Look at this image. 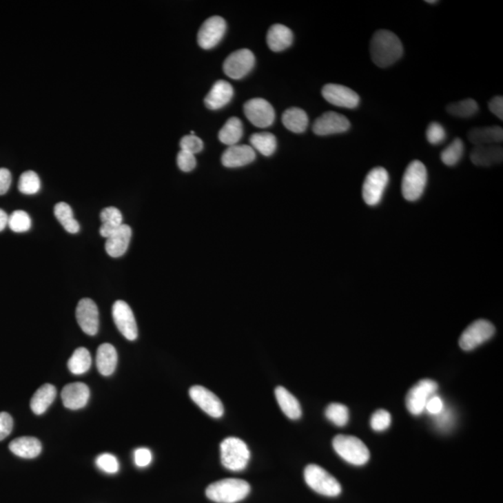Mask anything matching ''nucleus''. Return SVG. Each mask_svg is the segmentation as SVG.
Wrapping results in <instances>:
<instances>
[{
	"mask_svg": "<svg viewBox=\"0 0 503 503\" xmlns=\"http://www.w3.org/2000/svg\"><path fill=\"white\" fill-rule=\"evenodd\" d=\"M176 160L177 165H178L180 170L186 172V173L194 170L196 164H197L195 155L184 150H180Z\"/></svg>",
	"mask_w": 503,
	"mask_h": 503,
	"instance_id": "nucleus-44",
	"label": "nucleus"
},
{
	"mask_svg": "<svg viewBox=\"0 0 503 503\" xmlns=\"http://www.w3.org/2000/svg\"><path fill=\"white\" fill-rule=\"evenodd\" d=\"M118 364V353L110 343L99 346L96 353V367L101 375L108 377L115 372Z\"/></svg>",
	"mask_w": 503,
	"mask_h": 503,
	"instance_id": "nucleus-26",
	"label": "nucleus"
},
{
	"mask_svg": "<svg viewBox=\"0 0 503 503\" xmlns=\"http://www.w3.org/2000/svg\"><path fill=\"white\" fill-rule=\"evenodd\" d=\"M152 462V454L148 449L141 447L134 451V462L140 468H145Z\"/></svg>",
	"mask_w": 503,
	"mask_h": 503,
	"instance_id": "nucleus-46",
	"label": "nucleus"
},
{
	"mask_svg": "<svg viewBox=\"0 0 503 503\" xmlns=\"http://www.w3.org/2000/svg\"><path fill=\"white\" fill-rule=\"evenodd\" d=\"M8 226L13 232L23 233L31 229L32 221L29 214L25 211L17 210L13 212L9 216Z\"/></svg>",
	"mask_w": 503,
	"mask_h": 503,
	"instance_id": "nucleus-39",
	"label": "nucleus"
},
{
	"mask_svg": "<svg viewBox=\"0 0 503 503\" xmlns=\"http://www.w3.org/2000/svg\"><path fill=\"white\" fill-rule=\"evenodd\" d=\"M8 221H9V216H8L6 212L0 209V232L8 226Z\"/></svg>",
	"mask_w": 503,
	"mask_h": 503,
	"instance_id": "nucleus-51",
	"label": "nucleus"
},
{
	"mask_svg": "<svg viewBox=\"0 0 503 503\" xmlns=\"http://www.w3.org/2000/svg\"><path fill=\"white\" fill-rule=\"evenodd\" d=\"M444 409V402L440 397L435 396H431L426 404L425 410H427L431 415H436L440 414L442 410Z\"/></svg>",
	"mask_w": 503,
	"mask_h": 503,
	"instance_id": "nucleus-47",
	"label": "nucleus"
},
{
	"mask_svg": "<svg viewBox=\"0 0 503 503\" xmlns=\"http://www.w3.org/2000/svg\"><path fill=\"white\" fill-rule=\"evenodd\" d=\"M255 158V150L250 145H234L225 150L221 161L227 168H238L253 163Z\"/></svg>",
	"mask_w": 503,
	"mask_h": 503,
	"instance_id": "nucleus-19",
	"label": "nucleus"
},
{
	"mask_svg": "<svg viewBox=\"0 0 503 503\" xmlns=\"http://www.w3.org/2000/svg\"><path fill=\"white\" fill-rule=\"evenodd\" d=\"M57 388L52 384L42 385L32 397L30 401L32 411L38 415L44 414L57 398Z\"/></svg>",
	"mask_w": 503,
	"mask_h": 503,
	"instance_id": "nucleus-27",
	"label": "nucleus"
},
{
	"mask_svg": "<svg viewBox=\"0 0 503 503\" xmlns=\"http://www.w3.org/2000/svg\"><path fill=\"white\" fill-rule=\"evenodd\" d=\"M464 153V144L460 138L453 140L449 147L441 153V160L447 166L456 165Z\"/></svg>",
	"mask_w": 503,
	"mask_h": 503,
	"instance_id": "nucleus-36",
	"label": "nucleus"
},
{
	"mask_svg": "<svg viewBox=\"0 0 503 503\" xmlns=\"http://www.w3.org/2000/svg\"><path fill=\"white\" fill-rule=\"evenodd\" d=\"M250 491L248 482L229 478L211 484L206 489V496L217 503H236L245 500Z\"/></svg>",
	"mask_w": 503,
	"mask_h": 503,
	"instance_id": "nucleus-2",
	"label": "nucleus"
},
{
	"mask_svg": "<svg viewBox=\"0 0 503 503\" xmlns=\"http://www.w3.org/2000/svg\"><path fill=\"white\" fill-rule=\"evenodd\" d=\"M243 111L248 121L258 128H267L274 123V108L267 100L262 98H254L247 101L243 107Z\"/></svg>",
	"mask_w": 503,
	"mask_h": 503,
	"instance_id": "nucleus-11",
	"label": "nucleus"
},
{
	"mask_svg": "<svg viewBox=\"0 0 503 503\" xmlns=\"http://www.w3.org/2000/svg\"><path fill=\"white\" fill-rule=\"evenodd\" d=\"M13 420L7 412L0 413V441L4 440L12 433Z\"/></svg>",
	"mask_w": 503,
	"mask_h": 503,
	"instance_id": "nucleus-45",
	"label": "nucleus"
},
{
	"mask_svg": "<svg viewBox=\"0 0 503 503\" xmlns=\"http://www.w3.org/2000/svg\"><path fill=\"white\" fill-rule=\"evenodd\" d=\"M112 316L121 335L128 340H136L138 337V328L131 307L125 301H116L112 307Z\"/></svg>",
	"mask_w": 503,
	"mask_h": 503,
	"instance_id": "nucleus-12",
	"label": "nucleus"
},
{
	"mask_svg": "<svg viewBox=\"0 0 503 503\" xmlns=\"http://www.w3.org/2000/svg\"><path fill=\"white\" fill-rule=\"evenodd\" d=\"M293 41V32L287 26L277 23L272 25L267 32V45L274 52H279L287 50L292 45Z\"/></svg>",
	"mask_w": 503,
	"mask_h": 503,
	"instance_id": "nucleus-24",
	"label": "nucleus"
},
{
	"mask_svg": "<svg viewBox=\"0 0 503 503\" xmlns=\"http://www.w3.org/2000/svg\"><path fill=\"white\" fill-rule=\"evenodd\" d=\"M189 396L201 410L211 417L218 418L224 415V406L221 400L203 386H193L190 388Z\"/></svg>",
	"mask_w": 503,
	"mask_h": 503,
	"instance_id": "nucleus-16",
	"label": "nucleus"
},
{
	"mask_svg": "<svg viewBox=\"0 0 503 503\" xmlns=\"http://www.w3.org/2000/svg\"><path fill=\"white\" fill-rule=\"evenodd\" d=\"M63 406L71 410L83 409L90 398V389L86 384L75 382L63 387L62 393Z\"/></svg>",
	"mask_w": 503,
	"mask_h": 503,
	"instance_id": "nucleus-18",
	"label": "nucleus"
},
{
	"mask_svg": "<svg viewBox=\"0 0 503 503\" xmlns=\"http://www.w3.org/2000/svg\"><path fill=\"white\" fill-rule=\"evenodd\" d=\"M304 478L312 491L324 496L337 497L342 491L340 482L318 465L307 466L304 471Z\"/></svg>",
	"mask_w": 503,
	"mask_h": 503,
	"instance_id": "nucleus-5",
	"label": "nucleus"
},
{
	"mask_svg": "<svg viewBox=\"0 0 503 503\" xmlns=\"http://www.w3.org/2000/svg\"><path fill=\"white\" fill-rule=\"evenodd\" d=\"M325 99L336 107L353 110L360 104V96L353 90L340 84H327L322 90Z\"/></svg>",
	"mask_w": 503,
	"mask_h": 503,
	"instance_id": "nucleus-15",
	"label": "nucleus"
},
{
	"mask_svg": "<svg viewBox=\"0 0 503 503\" xmlns=\"http://www.w3.org/2000/svg\"><path fill=\"white\" fill-rule=\"evenodd\" d=\"M283 123L289 131L296 132V134H302L308 128L309 116L301 108H288L283 113Z\"/></svg>",
	"mask_w": 503,
	"mask_h": 503,
	"instance_id": "nucleus-30",
	"label": "nucleus"
},
{
	"mask_svg": "<svg viewBox=\"0 0 503 503\" xmlns=\"http://www.w3.org/2000/svg\"><path fill=\"white\" fill-rule=\"evenodd\" d=\"M489 110L491 113H493L497 118H499L500 121L503 120V97L495 96L489 101Z\"/></svg>",
	"mask_w": 503,
	"mask_h": 503,
	"instance_id": "nucleus-49",
	"label": "nucleus"
},
{
	"mask_svg": "<svg viewBox=\"0 0 503 503\" xmlns=\"http://www.w3.org/2000/svg\"><path fill=\"white\" fill-rule=\"evenodd\" d=\"M278 404L287 418L291 420H298L302 415V409L298 400L285 387L279 386L275 390Z\"/></svg>",
	"mask_w": 503,
	"mask_h": 503,
	"instance_id": "nucleus-28",
	"label": "nucleus"
},
{
	"mask_svg": "<svg viewBox=\"0 0 503 503\" xmlns=\"http://www.w3.org/2000/svg\"><path fill=\"white\" fill-rule=\"evenodd\" d=\"M68 369L74 375H82L88 372L92 367V356L86 348H78L68 360Z\"/></svg>",
	"mask_w": 503,
	"mask_h": 503,
	"instance_id": "nucleus-33",
	"label": "nucleus"
},
{
	"mask_svg": "<svg viewBox=\"0 0 503 503\" xmlns=\"http://www.w3.org/2000/svg\"><path fill=\"white\" fill-rule=\"evenodd\" d=\"M404 54L402 41L393 32L378 30L370 42L371 59L378 68H388L401 59Z\"/></svg>",
	"mask_w": 503,
	"mask_h": 503,
	"instance_id": "nucleus-1",
	"label": "nucleus"
},
{
	"mask_svg": "<svg viewBox=\"0 0 503 503\" xmlns=\"http://www.w3.org/2000/svg\"><path fill=\"white\" fill-rule=\"evenodd\" d=\"M391 422V414L384 409L378 410L371 418V427L376 431H383L390 427Z\"/></svg>",
	"mask_w": 503,
	"mask_h": 503,
	"instance_id": "nucleus-40",
	"label": "nucleus"
},
{
	"mask_svg": "<svg viewBox=\"0 0 503 503\" xmlns=\"http://www.w3.org/2000/svg\"><path fill=\"white\" fill-rule=\"evenodd\" d=\"M243 134V126L242 121L236 116H232L225 123L223 128L219 132V140L223 144L229 145H237V143L242 138Z\"/></svg>",
	"mask_w": 503,
	"mask_h": 503,
	"instance_id": "nucleus-31",
	"label": "nucleus"
},
{
	"mask_svg": "<svg viewBox=\"0 0 503 503\" xmlns=\"http://www.w3.org/2000/svg\"><path fill=\"white\" fill-rule=\"evenodd\" d=\"M389 180V173L383 167H376L367 174L362 192V198L367 205L376 206L380 203L388 187Z\"/></svg>",
	"mask_w": 503,
	"mask_h": 503,
	"instance_id": "nucleus-7",
	"label": "nucleus"
},
{
	"mask_svg": "<svg viewBox=\"0 0 503 503\" xmlns=\"http://www.w3.org/2000/svg\"><path fill=\"white\" fill-rule=\"evenodd\" d=\"M234 91L232 86L226 81H218L212 87L205 103L209 110H217L224 107L232 99Z\"/></svg>",
	"mask_w": 503,
	"mask_h": 503,
	"instance_id": "nucleus-22",
	"label": "nucleus"
},
{
	"mask_svg": "<svg viewBox=\"0 0 503 503\" xmlns=\"http://www.w3.org/2000/svg\"><path fill=\"white\" fill-rule=\"evenodd\" d=\"M221 462L227 470L239 472L245 470L250 460L247 444L237 438H227L220 444Z\"/></svg>",
	"mask_w": 503,
	"mask_h": 503,
	"instance_id": "nucleus-4",
	"label": "nucleus"
},
{
	"mask_svg": "<svg viewBox=\"0 0 503 503\" xmlns=\"http://www.w3.org/2000/svg\"><path fill=\"white\" fill-rule=\"evenodd\" d=\"M54 216L62 225L63 229L71 234H76L79 232V222L74 217L73 210L70 205L65 203H59L54 206Z\"/></svg>",
	"mask_w": 503,
	"mask_h": 503,
	"instance_id": "nucleus-32",
	"label": "nucleus"
},
{
	"mask_svg": "<svg viewBox=\"0 0 503 503\" xmlns=\"http://www.w3.org/2000/svg\"><path fill=\"white\" fill-rule=\"evenodd\" d=\"M503 150L500 145H475L471 153V161L475 165L489 167L502 163Z\"/></svg>",
	"mask_w": 503,
	"mask_h": 503,
	"instance_id": "nucleus-21",
	"label": "nucleus"
},
{
	"mask_svg": "<svg viewBox=\"0 0 503 503\" xmlns=\"http://www.w3.org/2000/svg\"><path fill=\"white\" fill-rule=\"evenodd\" d=\"M226 30V21L220 16L208 18L198 30V43L203 49H213L223 39Z\"/></svg>",
	"mask_w": 503,
	"mask_h": 503,
	"instance_id": "nucleus-13",
	"label": "nucleus"
},
{
	"mask_svg": "<svg viewBox=\"0 0 503 503\" xmlns=\"http://www.w3.org/2000/svg\"><path fill=\"white\" fill-rule=\"evenodd\" d=\"M426 3L435 4V3H438V1H434V0H426Z\"/></svg>",
	"mask_w": 503,
	"mask_h": 503,
	"instance_id": "nucleus-52",
	"label": "nucleus"
},
{
	"mask_svg": "<svg viewBox=\"0 0 503 503\" xmlns=\"http://www.w3.org/2000/svg\"><path fill=\"white\" fill-rule=\"evenodd\" d=\"M132 239V229L128 225L123 224L105 242V251L111 258L123 256L128 250Z\"/></svg>",
	"mask_w": 503,
	"mask_h": 503,
	"instance_id": "nucleus-20",
	"label": "nucleus"
},
{
	"mask_svg": "<svg viewBox=\"0 0 503 503\" xmlns=\"http://www.w3.org/2000/svg\"><path fill=\"white\" fill-rule=\"evenodd\" d=\"M9 449L16 456L23 459H34L41 454L42 444L38 438L23 436L10 442Z\"/></svg>",
	"mask_w": 503,
	"mask_h": 503,
	"instance_id": "nucleus-25",
	"label": "nucleus"
},
{
	"mask_svg": "<svg viewBox=\"0 0 503 503\" xmlns=\"http://www.w3.org/2000/svg\"><path fill=\"white\" fill-rule=\"evenodd\" d=\"M468 138L475 145H499L503 141V130L499 126L473 128L469 131Z\"/></svg>",
	"mask_w": 503,
	"mask_h": 503,
	"instance_id": "nucleus-23",
	"label": "nucleus"
},
{
	"mask_svg": "<svg viewBox=\"0 0 503 503\" xmlns=\"http://www.w3.org/2000/svg\"><path fill=\"white\" fill-rule=\"evenodd\" d=\"M12 185V174L6 168H0V196L6 194Z\"/></svg>",
	"mask_w": 503,
	"mask_h": 503,
	"instance_id": "nucleus-48",
	"label": "nucleus"
},
{
	"mask_svg": "<svg viewBox=\"0 0 503 503\" xmlns=\"http://www.w3.org/2000/svg\"><path fill=\"white\" fill-rule=\"evenodd\" d=\"M428 142L431 145H439L444 141L446 136V130L438 123H431L426 132Z\"/></svg>",
	"mask_w": 503,
	"mask_h": 503,
	"instance_id": "nucleus-42",
	"label": "nucleus"
},
{
	"mask_svg": "<svg viewBox=\"0 0 503 503\" xmlns=\"http://www.w3.org/2000/svg\"><path fill=\"white\" fill-rule=\"evenodd\" d=\"M435 417L440 427H447V425L450 423V420H451V414L444 409L442 410L440 414L436 415Z\"/></svg>",
	"mask_w": 503,
	"mask_h": 503,
	"instance_id": "nucleus-50",
	"label": "nucleus"
},
{
	"mask_svg": "<svg viewBox=\"0 0 503 503\" xmlns=\"http://www.w3.org/2000/svg\"><path fill=\"white\" fill-rule=\"evenodd\" d=\"M428 173L424 164L413 161L407 166L402 180V194L409 201H415L424 193Z\"/></svg>",
	"mask_w": 503,
	"mask_h": 503,
	"instance_id": "nucleus-3",
	"label": "nucleus"
},
{
	"mask_svg": "<svg viewBox=\"0 0 503 503\" xmlns=\"http://www.w3.org/2000/svg\"><path fill=\"white\" fill-rule=\"evenodd\" d=\"M96 465L101 470L107 473H118L119 469H120V464H119L118 460L112 454H105L100 455L96 459Z\"/></svg>",
	"mask_w": 503,
	"mask_h": 503,
	"instance_id": "nucleus-41",
	"label": "nucleus"
},
{
	"mask_svg": "<svg viewBox=\"0 0 503 503\" xmlns=\"http://www.w3.org/2000/svg\"><path fill=\"white\" fill-rule=\"evenodd\" d=\"M76 321L82 331L89 336H95L99 330V311L91 298H82L76 306Z\"/></svg>",
	"mask_w": 503,
	"mask_h": 503,
	"instance_id": "nucleus-17",
	"label": "nucleus"
},
{
	"mask_svg": "<svg viewBox=\"0 0 503 503\" xmlns=\"http://www.w3.org/2000/svg\"><path fill=\"white\" fill-rule=\"evenodd\" d=\"M438 390V384L435 381L422 380L410 389L406 398V404L412 415L422 414L425 410L426 404L431 396Z\"/></svg>",
	"mask_w": 503,
	"mask_h": 503,
	"instance_id": "nucleus-9",
	"label": "nucleus"
},
{
	"mask_svg": "<svg viewBox=\"0 0 503 503\" xmlns=\"http://www.w3.org/2000/svg\"><path fill=\"white\" fill-rule=\"evenodd\" d=\"M252 147L259 151L262 155L271 156L276 150V137L271 132H258L250 137Z\"/></svg>",
	"mask_w": 503,
	"mask_h": 503,
	"instance_id": "nucleus-34",
	"label": "nucleus"
},
{
	"mask_svg": "<svg viewBox=\"0 0 503 503\" xmlns=\"http://www.w3.org/2000/svg\"><path fill=\"white\" fill-rule=\"evenodd\" d=\"M102 226L100 227L101 236L107 239L116 229L123 224V217L118 208L107 207L103 209L100 214Z\"/></svg>",
	"mask_w": 503,
	"mask_h": 503,
	"instance_id": "nucleus-29",
	"label": "nucleus"
},
{
	"mask_svg": "<svg viewBox=\"0 0 503 503\" xmlns=\"http://www.w3.org/2000/svg\"><path fill=\"white\" fill-rule=\"evenodd\" d=\"M255 63V55L250 50L240 49L232 52L225 60L224 72L230 79H240L251 72Z\"/></svg>",
	"mask_w": 503,
	"mask_h": 503,
	"instance_id": "nucleus-10",
	"label": "nucleus"
},
{
	"mask_svg": "<svg viewBox=\"0 0 503 503\" xmlns=\"http://www.w3.org/2000/svg\"><path fill=\"white\" fill-rule=\"evenodd\" d=\"M41 182L38 174L34 171H26L20 176L18 189L25 195L37 194L41 190Z\"/></svg>",
	"mask_w": 503,
	"mask_h": 503,
	"instance_id": "nucleus-37",
	"label": "nucleus"
},
{
	"mask_svg": "<svg viewBox=\"0 0 503 503\" xmlns=\"http://www.w3.org/2000/svg\"><path fill=\"white\" fill-rule=\"evenodd\" d=\"M495 333L494 325L486 320H478L469 325L460 336L459 344L465 351H473L491 340Z\"/></svg>",
	"mask_w": 503,
	"mask_h": 503,
	"instance_id": "nucleus-8",
	"label": "nucleus"
},
{
	"mask_svg": "<svg viewBox=\"0 0 503 503\" xmlns=\"http://www.w3.org/2000/svg\"><path fill=\"white\" fill-rule=\"evenodd\" d=\"M325 415L331 422L338 426V427L345 426L349 418L348 407L344 406V404H338V402H333V404H329L325 410Z\"/></svg>",
	"mask_w": 503,
	"mask_h": 503,
	"instance_id": "nucleus-38",
	"label": "nucleus"
},
{
	"mask_svg": "<svg viewBox=\"0 0 503 503\" xmlns=\"http://www.w3.org/2000/svg\"><path fill=\"white\" fill-rule=\"evenodd\" d=\"M180 147H181V150L195 155L203 150V142L195 134H189V136L183 137L180 141Z\"/></svg>",
	"mask_w": 503,
	"mask_h": 503,
	"instance_id": "nucleus-43",
	"label": "nucleus"
},
{
	"mask_svg": "<svg viewBox=\"0 0 503 503\" xmlns=\"http://www.w3.org/2000/svg\"><path fill=\"white\" fill-rule=\"evenodd\" d=\"M333 446L338 456L351 464L361 466L369 460L370 452L367 446L354 436H336L333 440Z\"/></svg>",
	"mask_w": 503,
	"mask_h": 503,
	"instance_id": "nucleus-6",
	"label": "nucleus"
},
{
	"mask_svg": "<svg viewBox=\"0 0 503 503\" xmlns=\"http://www.w3.org/2000/svg\"><path fill=\"white\" fill-rule=\"evenodd\" d=\"M351 128V123L345 116L340 113L325 112L314 121L312 131L320 136H331V134H343Z\"/></svg>",
	"mask_w": 503,
	"mask_h": 503,
	"instance_id": "nucleus-14",
	"label": "nucleus"
},
{
	"mask_svg": "<svg viewBox=\"0 0 503 503\" xmlns=\"http://www.w3.org/2000/svg\"><path fill=\"white\" fill-rule=\"evenodd\" d=\"M479 110L478 104L475 100L465 99L459 102L451 103L446 107V111L450 115L459 116V118H471L478 113Z\"/></svg>",
	"mask_w": 503,
	"mask_h": 503,
	"instance_id": "nucleus-35",
	"label": "nucleus"
}]
</instances>
